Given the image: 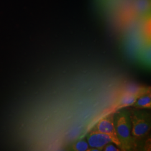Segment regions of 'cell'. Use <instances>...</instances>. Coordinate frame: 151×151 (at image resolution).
I'll return each instance as SVG.
<instances>
[{
    "instance_id": "obj_5",
    "label": "cell",
    "mask_w": 151,
    "mask_h": 151,
    "mask_svg": "<svg viewBox=\"0 0 151 151\" xmlns=\"http://www.w3.org/2000/svg\"><path fill=\"white\" fill-rule=\"evenodd\" d=\"M133 106L140 109H150L151 107V96L150 88L138 97Z\"/></svg>"
},
{
    "instance_id": "obj_7",
    "label": "cell",
    "mask_w": 151,
    "mask_h": 151,
    "mask_svg": "<svg viewBox=\"0 0 151 151\" xmlns=\"http://www.w3.org/2000/svg\"><path fill=\"white\" fill-rule=\"evenodd\" d=\"M89 148L90 147L88 146V144L86 140L85 139L78 140L72 147V150L76 151H88Z\"/></svg>"
},
{
    "instance_id": "obj_10",
    "label": "cell",
    "mask_w": 151,
    "mask_h": 151,
    "mask_svg": "<svg viewBox=\"0 0 151 151\" xmlns=\"http://www.w3.org/2000/svg\"><path fill=\"white\" fill-rule=\"evenodd\" d=\"M102 149H103L102 150L105 151H120L119 148L116 147V145L113 143H108L107 145H106L105 146H104Z\"/></svg>"
},
{
    "instance_id": "obj_4",
    "label": "cell",
    "mask_w": 151,
    "mask_h": 151,
    "mask_svg": "<svg viewBox=\"0 0 151 151\" xmlns=\"http://www.w3.org/2000/svg\"><path fill=\"white\" fill-rule=\"evenodd\" d=\"M87 142L90 148H96L102 150L103 147L109 143H113L109 135L93 129L87 137Z\"/></svg>"
},
{
    "instance_id": "obj_2",
    "label": "cell",
    "mask_w": 151,
    "mask_h": 151,
    "mask_svg": "<svg viewBox=\"0 0 151 151\" xmlns=\"http://www.w3.org/2000/svg\"><path fill=\"white\" fill-rule=\"evenodd\" d=\"M131 134L133 142L147 135L151 128L149 114L143 111H133L130 113Z\"/></svg>"
},
{
    "instance_id": "obj_9",
    "label": "cell",
    "mask_w": 151,
    "mask_h": 151,
    "mask_svg": "<svg viewBox=\"0 0 151 151\" xmlns=\"http://www.w3.org/2000/svg\"><path fill=\"white\" fill-rule=\"evenodd\" d=\"M148 2L147 0H137L135 3L136 8L139 11H145V10L148 6Z\"/></svg>"
},
{
    "instance_id": "obj_1",
    "label": "cell",
    "mask_w": 151,
    "mask_h": 151,
    "mask_svg": "<svg viewBox=\"0 0 151 151\" xmlns=\"http://www.w3.org/2000/svg\"><path fill=\"white\" fill-rule=\"evenodd\" d=\"M114 124L118 137L121 143V149L127 151L131 149L134 142L131 134L130 113L122 110L114 113Z\"/></svg>"
},
{
    "instance_id": "obj_8",
    "label": "cell",
    "mask_w": 151,
    "mask_h": 151,
    "mask_svg": "<svg viewBox=\"0 0 151 151\" xmlns=\"http://www.w3.org/2000/svg\"><path fill=\"white\" fill-rule=\"evenodd\" d=\"M142 60L147 66H150L151 63V47L148 45L142 53Z\"/></svg>"
},
{
    "instance_id": "obj_3",
    "label": "cell",
    "mask_w": 151,
    "mask_h": 151,
    "mask_svg": "<svg viewBox=\"0 0 151 151\" xmlns=\"http://www.w3.org/2000/svg\"><path fill=\"white\" fill-rule=\"evenodd\" d=\"M93 129L109 135L113 143L121 149V143L118 137L114 124V113L100 119Z\"/></svg>"
},
{
    "instance_id": "obj_6",
    "label": "cell",
    "mask_w": 151,
    "mask_h": 151,
    "mask_svg": "<svg viewBox=\"0 0 151 151\" xmlns=\"http://www.w3.org/2000/svg\"><path fill=\"white\" fill-rule=\"evenodd\" d=\"M140 95L130 94L127 93H123L122 95L120 98L118 103L117 104L116 108L118 109L125 108L129 106L133 105L138 97L140 96Z\"/></svg>"
}]
</instances>
